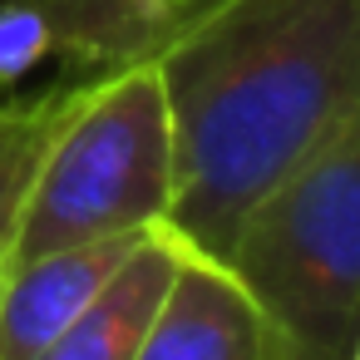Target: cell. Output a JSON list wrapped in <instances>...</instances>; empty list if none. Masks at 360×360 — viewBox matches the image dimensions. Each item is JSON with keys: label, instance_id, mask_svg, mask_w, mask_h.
I'll use <instances>...</instances> for the list:
<instances>
[{"label": "cell", "instance_id": "obj_1", "mask_svg": "<svg viewBox=\"0 0 360 360\" xmlns=\"http://www.w3.org/2000/svg\"><path fill=\"white\" fill-rule=\"evenodd\" d=\"M153 65L173 119L168 227L227 262L247 207L360 114V0H202Z\"/></svg>", "mask_w": 360, "mask_h": 360}, {"label": "cell", "instance_id": "obj_2", "mask_svg": "<svg viewBox=\"0 0 360 360\" xmlns=\"http://www.w3.org/2000/svg\"><path fill=\"white\" fill-rule=\"evenodd\" d=\"M168 202L173 119L153 55L84 75L79 99L45 143L0 271L75 242L168 222Z\"/></svg>", "mask_w": 360, "mask_h": 360}, {"label": "cell", "instance_id": "obj_3", "mask_svg": "<svg viewBox=\"0 0 360 360\" xmlns=\"http://www.w3.org/2000/svg\"><path fill=\"white\" fill-rule=\"evenodd\" d=\"M227 266L296 360H345L360 330V114L247 207Z\"/></svg>", "mask_w": 360, "mask_h": 360}, {"label": "cell", "instance_id": "obj_4", "mask_svg": "<svg viewBox=\"0 0 360 360\" xmlns=\"http://www.w3.org/2000/svg\"><path fill=\"white\" fill-rule=\"evenodd\" d=\"M134 360H296L257 296L217 257L188 247Z\"/></svg>", "mask_w": 360, "mask_h": 360}, {"label": "cell", "instance_id": "obj_5", "mask_svg": "<svg viewBox=\"0 0 360 360\" xmlns=\"http://www.w3.org/2000/svg\"><path fill=\"white\" fill-rule=\"evenodd\" d=\"M148 232V227H143ZM143 232L75 242L0 271V360H35L114 276Z\"/></svg>", "mask_w": 360, "mask_h": 360}, {"label": "cell", "instance_id": "obj_6", "mask_svg": "<svg viewBox=\"0 0 360 360\" xmlns=\"http://www.w3.org/2000/svg\"><path fill=\"white\" fill-rule=\"evenodd\" d=\"M183 257H188V242L168 222H153L134 242V252L114 266V276L99 286V296L35 360H134Z\"/></svg>", "mask_w": 360, "mask_h": 360}, {"label": "cell", "instance_id": "obj_7", "mask_svg": "<svg viewBox=\"0 0 360 360\" xmlns=\"http://www.w3.org/2000/svg\"><path fill=\"white\" fill-rule=\"evenodd\" d=\"M84 75H70L40 94H0V266H6L15 222H20V202L30 193V178L45 158V143L55 139L60 119L70 114V104L79 99Z\"/></svg>", "mask_w": 360, "mask_h": 360}, {"label": "cell", "instance_id": "obj_8", "mask_svg": "<svg viewBox=\"0 0 360 360\" xmlns=\"http://www.w3.org/2000/svg\"><path fill=\"white\" fill-rule=\"evenodd\" d=\"M345 360H360V330H355V340H350V350H345Z\"/></svg>", "mask_w": 360, "mask_h": 360}, {"label": "cell", "instance_id": "obj_9", "mask_svg": "<svg viewBox=\"0 0 360 360\" xmlns=\"http://www.w3.org/2000/svg\"><path fill=\"white\" fill-rule=\"evenodd\" d=\"M163 6H168V11H173V0H163Z\"/></svg>", "mask_w": 360, "mask_h": 360}]
</instances>
